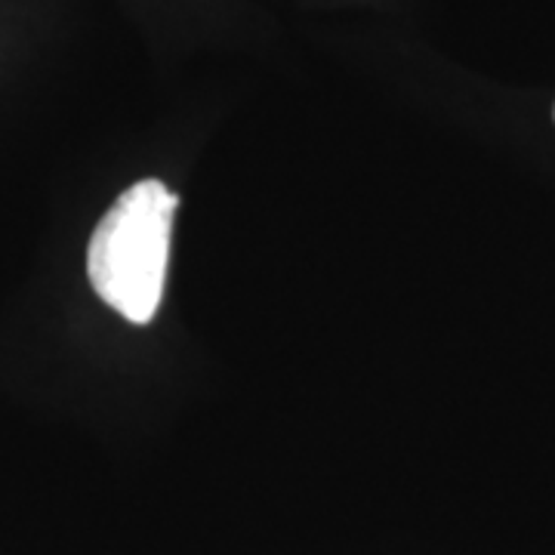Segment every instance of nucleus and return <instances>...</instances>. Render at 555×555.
<instances>
[{
    "label": "nucleus",
    "instance_id": "nucleus-1",
    "mask_svg": "<svg viewBox=\"0 0 555 555\" xmlns=\"http://www.w3.org/2000/svg\"><path fill=\"white\" fill-rule=\"evenodd\" d=\"M177 204L160 179H142L112 204L90 238L87 275L93 291L133 324H149L158 312Z\"/></svg>",
    "mask_w": 555,
    "mask_h": 555
}]
</instances>
